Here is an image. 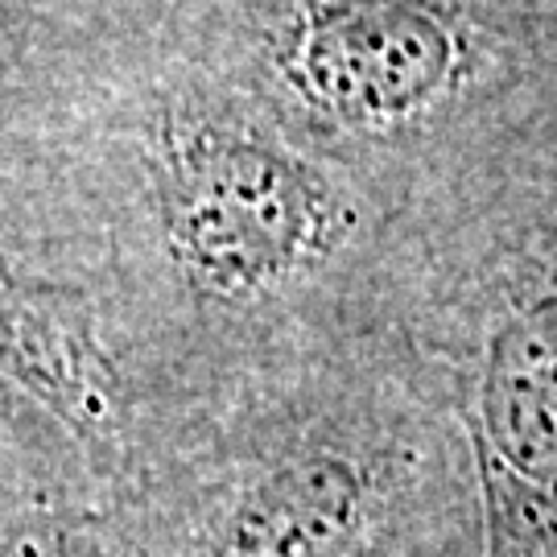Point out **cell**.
<instances>
[{"instance_id": "obj_2", "label": "cell", "mask_w": 557, "mask_h": 557, "mask_svg": "<svg viewBox=\"0 0 557 557\" xmlns=\"http://www.w3.org/2000/svg\"><path fill=\"white\" fill-rule=\"evenodd\" d=\"M137 186L153 273L211 326L298 306L335 281L372 232V182L298 140L207 59L153 91Z\"/></svg>"}, {"instance_id": "obj_4", "label": "cell", "mask_w": 557, "mask_h": 557, "mask_svg": "<svg viewBox=\"0 0 557 557\" xmlns=\"http://www.w3.org/2000/svg\"><path fill=\"white\" fill-rule=\"evenodd\" d=\"M0 376L34 397L71 434L87 471L133 438V393L103 338L100 310L79 285L25 273L0 260Z\"/></svg>"}, {"instance_id": "obj_5", "label": "cell", "mask_w": 557, "mask_h": 557, "mask_svg": "<svg viewBox=\"0 0 557 557\" xmlns=\"http://www.w3.org/2000/svg\"><path fill=\"white\" fill-rule=\"evenodd\" d=\"M87 496L0 462V557H87Z\"/></svg>"}, {"instance_id": "obj_3", "label": "cell", "mask_w": 557, "mask_h": 557, "mask_svg": "<svg viewBox=\"0 0 557 557\" xmlns=\"http://www.w3.org/2000/svg\"><path fill=\"white\" fill-rule=\"evenodd\" d=\"M87 504V557H372L393 467L347 409L306 405L190 462L124 450Z\"/></svg>"}, {"instance_id": "obj_1", "label": "cell", "mask_w": 557, "mask_h": 557, "mask_svg": "<svg viewBox=\"0 0 557 557\" xmlns=\"http://www.w3.org/2000/svg\"><path fill=\"white\" fill-rule=\"evenodd\" d=\"M202 59L376 186L557 100V0H215Z\"/></svg>"}]
</instances>
